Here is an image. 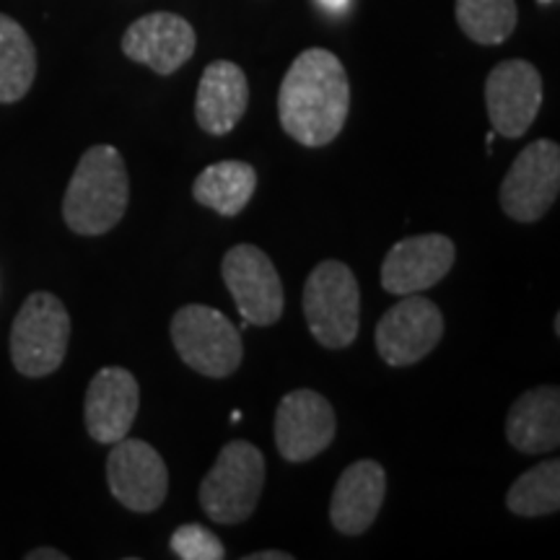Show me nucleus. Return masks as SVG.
<instances>
[{
	"label": "nucleus",
	"mask_w": 560,
	"mask_h": 560,
	"mask_svg": "<svg viewBox=\"0 0 560 560\" xmlns=\"http://www.w3.org/2000/svg\"><path fill=\"white\" fill-rule=\"evenodd\" d=\"M350 109V83L340 58L310 47L291 62L278 89V120L285 136L322 149L342 132Z\"/></svg>",
	"instance_id": "nucleus-1"
},
{
	"label": "nucleus",
	"mask_w": 560,
	"mask_h": 560,
	"mask_svg": "<svg viewBox=\"0 0 560 560\" xmlns=\"http://www.w3.org/2000/svg\"><path fill=\"white\" fill-rule=\"evenodd\" d=\"M130 202V177L115 145L83 153L62 198L66 226L79 236H102L122 221Z\"/></svg>",
	"instance_id": "nucleus-2"
},
{
	"label": "nucleus",
	"mask_w": 560,
	"mask_h": 560,
	"mask_svg": "<svg viewBox=\"0 0 560 560\" xmlns=\"http://www.w3.org/2000/svg\"><path fill=\"white\" fill-rule=\"evenodd\" d=\"M265 486V457L252 441H229L200 482V506L215 524H242L255 514Z\"/></svg>",
	"instance_id": "nucleus-3"
},
{
	"label": "nucleus",
	"mask_w": 560,
	"mask_h": 560,
	"mask_svg": "<svg viewBox=\"0 0 560 560\" xmlns=\"http://www.w3.org/2000/svg\"><path fill=\"white\" fill-rule=\"evenodd\" d=\"M304 317L322 348L353 346L361 330V289L353 270L340 260H325L304 285Z\"/></svg>",
	"instance_id": "nucleus-4"
},
{
	"label": "nucleus",
	"mask_w": 560,
	"mask_h": 560,
	"mask_svg": "<svg viewBox=\"0 0 560 560\" xmlns=\"http://www.w3.org/2000/svg\"><path fill=\"white\" fill-rule=\"evenodd\" d=\"M70 342V314L55 293L37 291L21 304L11 327V361L21 376L42 380L62 366Z\"/></svg>",
	"instance_id": "nucleus-5"
},
{
	"label": "nucleus",
	"mask_w": 560,
	"mask_h": 560,
	"mask_svg": "<svg viewBox=\"0 0 560 560\" xmlns=\"http://www.w3.org/2000/svg\"><path fill=\"white\" fill-rule=\"evenodd\" d=\"M170 332L179 359L208 380H226L242 366V335L234 322L213 306H182L172 317Z\"/></svg>",
	"instance_id": "nucleus-6"
},
{
	"label": "nucleus",
	"mask_w": 560,
	"mask_h": 560,
	"mask_svg": "<svg viewBox=\"0 0 560 560\" xmlns=\"http://www.w3.org/2000/svg\"><path fill=\"white\" fill-rule=\"evenodd\" d=\"M560 192V149L548 138L532 140L501 182L499 202L509 219L537 223L556 206Z\"/></svg>",
	"instance_id": "nucleus-7"
},
{
	"label": "nucleus",
	"mask_w": 560,
	"mask_h": 560,
	"mask_svg": "<svg viewBox=\"0 0 560 560\" xmlns=\"http://www.w3.org/2000/svg\"><path fill=\"white\" fill-rule=\"evenodd\" d=\"M221 276L247 325H276L285 310V296L268 252L255 244H236L223 255Z\"/></svg>",
	"instance_id": "nucleus-8"
},
{
	"label": "nucleus",
	"mask_w": 560,
	"mask_h": 560,
	"mask_svg": "<svg viewBox=\"0 0 560 560\" xmlns=\"http://www.w3.org/2000/svg\"><path fill=\"white\" fill-rule=\"evenodd\" d=\"M444 314L420 293L402 296L376 322V353L387 366L402 369L423 361L444 338Z\"/></svg>",
	"instance_id": "nucleus-9"
},
{
	"label": "nucleus",
	"mask_w": 560,
	"mask_h": 560,
	"mask_svg": "<svg viewBox=\"0 0 560 560\" xmlns=\"http://www.w3.org/2000/svg\"><path fill=\"white\" fill-rule=\"evenodd\" d=\"M109 493L136 514L161 509L170 493V467L156 446L143 439H120L107 457Z\"/></svg>",
	"instance_id": "nucleus-10"
},
{
	"label": "nucleus",
	"mask_w": 560,
	"mask_h": 560,
	"mask_svg": "<svg viewBox=\"0 0 560 560\" xmlns=\"http://www.w3.org/2000/svg\"><path fill=\"white\" fill-rule=\"evenodd\" d=\"M338 433V418L327 397L314 389H293L278 402L276 425V450L285 462L301 465L310 462L332 444Z\"/></svg>",
	"instance_id": "nucleus-11"
},
{
	"label": "nucleus",
	"mask_w": 560,
	"mask_h": 560,
	"mask_svg": "<svg viewBox=\"0 0 560 560\" xmlns=\"http://www.w3.org/2000/svg\"><path fill=\"white\" fill-rule=\"evenodd\" d=\"M542 107V75L527 60H503L486 79V109L493 130L522 138Z\"/></svg>",
	"instance_id": "nucleus-12"
},
{
	"label": "nucleus",
	"mask_w": 560,
	"mask_h": 560,
	"mask_svg": "<svg viewBox=\"0 0 560 560\" xmlns=\"http://www.w3.org/2000/svg\"><path fill=\"white\" fill-rule=\"evenodd\" d=\"M457 247L444 234H420L400 240L382 262V289L395 296H412L433 289L450 276Z\"/></svg>",
	"instance_id": "nucleus-13"
},
{
	"label": "nucleus",
	"mask_w": 560,
	"mask_h": 560,
	"mask_svg": "<svg viewBox=\"0 0 560 560\" xmlns=\"http://www.w3.org/2000/svg\"><path fill=\"white\" fill-rule=\"evenodd\" d=\"M198 37L187 19L170 11H153L132 21L122 34L125 58L151 68L159 75H172L195 55Z\"/></svg>",
	"instance_id": "nucleus-14"
},
{
	"label": "nucleus",
	"mask_w": 560,
	"mask_h": 560,
	"mask_svg": "<svg viewBox=\"0 0 560 560\" xmlns=\"http://www.w3.org/2000/svg\"><path fill=\"white\" fill-rule=\"evenodd\" d=\"M140 408L138 380L122 366H104L94 374L86 389L83 420L96 444H115L125 439L136 423Z\"/></svg>",
	"instance_id": "nucleus-15"
},
{
	"label": "nucleus",
	"mask_w": 560,
	"mask_h": 560,
	"mask_svg": "<svg viewBox=\"0 0 560 560\" xmlns=\"http://www.w3.org/2000/svg\"><path fill=\"white\" fill-rule=\"evenodd\" d=\"M387 495V472L376 459L348 465L335 482L330 499L332 527L346 537H359L371 529Z\"/></svg>",
	"instance_id": "nucleus-16"
},
{
	"label": "nucleus",
	"mask_w": 560,
	"mask_h": 560,
	"mask_svg": "<svg viewBox=\"0 0 560 560\" xmlns=\"http://www.w3.org/2000/svg\"><path fill=\"white\" fill-rule=\"evenodd\" d=\"M249 107V83L231 60H215L202 70L195 94V120L208 136H229Z\"/></svg>",
	"instance_id": "nucleus-17"
},
{
	"label": "nucleus",
	"mask_w": 560,
	"mask_h": 560,
	"mask_svg": "<svg viewBox=\"0 0 560 560\" xmlns=\"http://www.w3.org/2000/svg\"><path fill=\"white\" fill-rule=\"evenodd\" d=\"M506 439L522 454H548L560 444V389L552 384L516 397L506 416Z\"/></svg>",
	"instance_id": "nucleus-18"
},
{
	"label": "nucleus",
	"mask_w": 560,
	"mask_h": 560,
	"mask_svg": "<svg viewBox=\"0 0 560 560\" xmlns=\"http://www.w3.org/2000/svg\"><path fill=\"white\" fill-rule=\"evenodd\" d=\"M257 190V172L247 161H219L202 170L192 182V198L223 219H234Z\"/></svg>",
	"instance_id": "nucleus-19"
},
{
	"label": "nucleus",
	"mask_w": 560,
	"mask_h": 560,
	"mask_svg": "<svg viewBox=\"0 0 560 560\" xmlns=\"http://www.w3.org/2000/svg\"><path fill=\"white\" fill-rule=\"evenodd\" d=\"M37 75V50L19 21L0 13V104L21 102Z\"/></svg>",
	"instance_id": "nucleus-20"
},
{
	"label": "nucleus",
	"mask_w": 560,
	"mask_h": 560,
	"mask_svg": "<svg viewBox=\"0 0 560 560\" xmlns=\"http://www.w3.org/2000/svg\"><path fill=\"white\" fill-rule=\"evenodd\" d=\"M506 506L511 514L527 520L556 514L560 509V462L548 459L522 472L509 488Z\"/></svg>",
	"instance_id": "nucleus-21"
},
{
	"label": "nucleus",
	"mask_w": 560,
	"mask_h": 560,
	"mask_svg": "<svg viewBox=\"0 0 560 560\" xmlns=\"http://www.w3.org/2000/svg\"><path fill=\"white\" fill-rule=\"evenodd\" d=\"M516 0H457V24L478 45H501L516 30Z\"/></svg>",
	"instance_id": "nucleus-22"
},
{
	"label": "nucleus",
	"mask_w": 560,
	"mask_h": 560,
	"mask_svg": "<svg viewBox=\"0 0 560 560\" xmlns=\"http://www.w3.org/2000/svg\"><path fill=\"white\" fill-rule=\"evenodd\" d=\"M170 548L182 560H223L226 550L219 535L202 527V524H182L174 529Z\"/></svg>",
	"instance_id": "nucleus-23"
},
{
	"label": "nucleus",
	"mask_w": 560,
	"mask_h": 560,
	"mask_svg": "<svg viewBox=\"0 0 560 560\" xmlns=\"http://www.w3.org/2000/svg\"><path fill=\"white\" fill-rule=\"evenodd\" d=\"M26 560H68L66 552L55 550V548H37V550H30L24 556Z\"/></svg>",
	"instance_id": "nucleus-24"
},
{
	"label": "nucleus",
	"mask_w": 560,
	"mask_h": 560,
	"mask_svg": "<svg viewBox=\"0 0 560 560\" xmlns=\"http://www.w3.org/2000/svg\"><path fill=\"white\" fill-rule=\"evenodd\" d=\"M247 560H293V556L283 550H260V552H252V556H247Z\"/></svg>",
	"instance_id": "nucleus-25"
},
{
	"label": "nucleus",
	"mask_w": 560,
	"mask_h": 560,
	"mask_svg": "<svg viewBox=\"0 0 560 560\" xmlns=\"http://www.w3.org/2000/svg\"><path fill=\"white\" fill-rule=\"evenodd\" d=\"M317 3L322 5V9H327V11H332V13H340V11H346L348 0H317Z\"/></svg>",
	"instance_id": "nucleus-26"
}]
</instances>
